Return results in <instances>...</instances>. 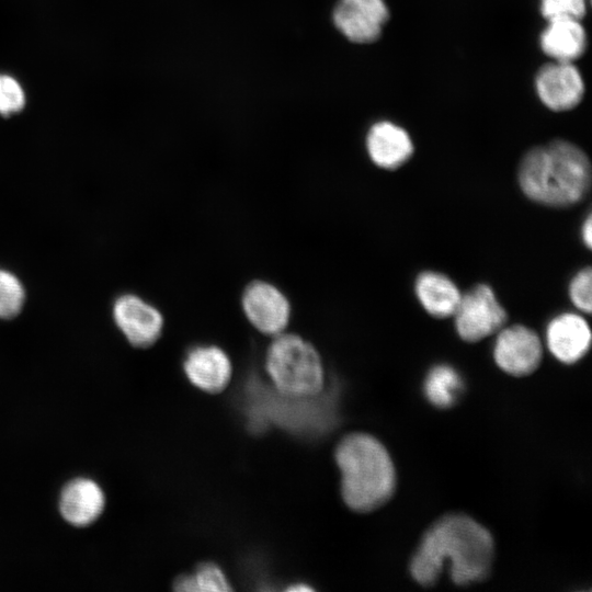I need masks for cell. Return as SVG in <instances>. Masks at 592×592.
<instances>
[{"instance_id": "cell-1", "label": "cell", "mask_w": 592, "mask_h": 592, "mask_svg": "<svg viewBox=\"0 0 592 592\" xmlns=\"http://www.w3.org/2000/svg\"><path fill=\"white\" fill-rule=\"evenodd\" d=\"M494 559V540L479 522L465 514H448L423 535L409 570L423 587L436 583L445 566L455 584L469 585L485 580Z\"/></svg>"}, {"instance_id": "cell-2", "label": "cell", "mask_w": 592, "mask_h": 592, "mask_svg": "<svg viewBox=\"0 0 592 592\" xmlns=\"http://www.w3.org/2000/svg\"><path fill=\"white\" fill-rule=\"evenodd\" d=\"M517 180L530 200L549 207H569L588 194L591 164L581 148L558 139L528 150L521 160Z\"/></svg>"}, {"instance_id": "cell-3", "label": "cell", "mask_w": 592, "mask_h": 592, "mask_svg": "<svg viewBox=\"0 0 592 592\" xmlns=\"http://www.w3.org/2000/svg\"><path fill=\"white\" fill-rule=\"evenodd\" d=\"M341 494L353 511L366 513L385 504L396 488V470L386 447L367 433H351L337 446Z\"/></svg>"}, {"instance_id": "cell-4", "label": "cell", "mask_w": 592, "mask_h": 592, "mask_svg": "<svg viewBox=\"0 0 592 592\" xmlns=\"http://www.w3.org/2000/svg\"><path fill=\"white\" fill-rule=\"evenodd\" d=\"M265 367L282 396L309 399L323 388L325 373L320 355L297 334L282 332L274 335L266 352Z\"/></svg>"}, {"instance_id": "cell-5", "label": "cell", "mask_w": 592, "mask_h": 592, "mask_svg": "<svg viewBox=\"0 0 592 592\" xmlns=\"http://www.w3.org/2000/svg\"><path fill=\"white\" fill-rule=\"evenodd\" d=\"M453 316L458 335L467 342H478L498 332L506 320L505 309L486 284L462 294Z\"/></svg>"}, {"instance_id": "cell-6", "label": "cell", "mask_w": 592, "mask_h": 592, "mask_svg": "<svg viewBox=\"0 0 592 592\" xmlns=\"http://www.w3.org/2000/svg\"><path fill=\"white\" fill-rule=\"evenodd\" d=\"M498 332L493 348L496 364L516 377L534 373L543 357V345L536 332L523 325L501 328Z\"/></svg>"}, {"instance_id": "cell-7", "label": "cell", "mask_w": 592, "mask_h": 592, "mask_svg": "<svg viewBox=\"0 0 592 592\" xmlns=\"http://www.w3.org/2000/svg\"><path fill=\"white\" fill-rule=\"evenodd\" d=\"M241 305L249 322L264 334L277 335L289 322L287 297L269 282H251L243 291Z\"/></svg>"}, {"instance_id": "cell-8", "label": "cell", "mask_w": 592, "mask_h": 592, "mask_svg": "<svg viewBox=\"0 0 592 592\" xmlns=\"http://www.w3.org/2000/svg\"><path fill=\"white\" fill-rule=\"evenodd\" d=\"M388 15L384 0H338L333 22L348 39L366 44L379 37Z\"/></svg>"}, {"instance_id": "cell-9", "label": "cell", "mask_w": 592, "mask_h": 592, "mask_svg": "<svg viewBox=\"0 0 592 592\" xmlns=\"http://www.w3.org/2000/svg\"><path fill=\"white\" fill-rule=\"evenodd\" d=\"M536 92L540 101L553 111L576 107L584 94V82L572 62L553 60L536 75Z\"/></svg>"}, {"instance_id": "cell-10", "label": "cell", "mask_w": 592, "mask_h": 592, "mask_svg": "<svg viewBox=\"0 0 592 592\" xmlns=\"http://www.w3.org/2000/svg\"><path fill=\"white\" fill-rule=\"evenodd\" d=\"M113 316L117 327L134 346L148 348L162 333V315L138 296H121L114 304Z\"/></svg>"}, {"instance_id": "cell-11", "label": "cell", "mask_w": 592, "mask_h": 592, "mask_svg": "<svg viewBox=\"0 0 592 592\" xmlns=\"http://www.w3.org/2000/svg\"><path fill=\"white\" fill-rule=\"evenodd\" d=\"M183 368L195 387L212 394L224 390L232 374L228 355L216 345H197L191 349L185 356Z\"/></svg>"}, {"instance_id": "cell-12", "label": "cell", "mask_w": 592, "mask_h": 592, "mask_svg": "<svg viewBox=\"0 0 592 592\" xmlns=\"http://www.w3.org/2000/svg\"><path fill=\"white\" fill-rule=\"evenodd\" d=\"M547 346L561 363L581 360L591 345V330L583 317L572 312L556 316L547 326Z\"/></svg>"}, {"instance_id": "cell-13", "label": "cell", "mask_w": 592, "mask_h": 592, "mask_svg": "<svg viewBox=\"0 0 592 592\" xmlns=\"http://www.w3.org/2000/svg\"><path fill=\"white\" fill-rule=\"evenodd\" d=\"M105 506V496L94 480L76 478L61 490L59 512L64 520L77 527H86L95 522Z\"/></svg>"}, {"instance_id": "cell-14", "label": "cell", "mask_w": 592, "mask_h": 592, "mask_svg": "<svg viewBox=\"0 0 592 592\" xmlns=\"http://www.w3.org/2000/svg\"><path fill=\"white\" fill-rule=\"evenodd\" d=\"M366 149L376 166L394 170L409 160L413 144L406 129L391 122L380 121L369 128Z\"/></svg>"}, {"instance_id": "cell-15", "label": "cell", "mask_w": 592, "mask_h": 592, "mask_svg": "<svg viewBox=\"0 0 592 592\" xmlns=\"http://www.w3.org/2000/svg\"><path fill=\"white\" fill-rule=\"evenodd\" d=\"M547 21L539 37L542 50L556 61L572 62L579 58L587 47V34L580 20L558 18Z\"/></svg>"}, {"instance_id": "cell-16", "label": "cell", "mask_w": 592, "mask_h": 592, "mask_svg": "<svg viewBox=\"0 0 592 592\" xmlns=\"http://www.w3.org/2000/svg\"><path fill=\"white\" fill-rule=\"evenodd\" d=\"M414 288L422 307L435 318L453 316L462 296L448 276L434 271L420 273Z\"/></svg>"}, {"instance_id": "cell-17", "label": "cell", "mask_w": 592, "mask_h": 592, "mask_svg": "<svg viewBox=\"0 0 592 592\" xmlns=\"http://www.w3.org/2000/svg\"><path fill=\"white\" fill-rule=\"evenodd\" d=\"M463 390V380L458 372L449 365L440 364L428 373L424 392L428 400L437 408H449Z\"/></svg>"}, {"instance_id": "cell-18", "label": "cell", "mask_w": 592, "mask_h": 592, "mask_svg": "<svg viewBox=\"0 0 592 592\" xmlns=\"http://www.w3.org/2000/svg\"><path fill=\"white\" fill-rule=\"evenodd\" d=\"M178 591H210L223 592L231 590L224 572L214 563H204L189 576L179 577L174 583Z\"/></svg>"}, {"instance_id": "cell-19", "label": "cell", "mask_w": 592, "mask_h": 592, "mask_svg": "<svg viewBox=\"0 0 592 592\" xmlns=\"http://www.w3.org/2000/svg\"><path fill=\"white\" fill-rule=\"evenodd\" d=\"M24 289L12 273L0 270V318L11 319L22 309Z\"/></svg>"}, {"instance_id": "cell-20", "label": "cell", "mask_w": 592, "mask_h": 592, "mask_svg": "<svg viewBox=\"0 0 592 592\" xmlns=\"http://www.w3.org/2000/svg\"><path fill=\"white\" fill-rule=\"evenodd\" d=\"M25 95L21 84L11 76L0 75V113L9 115L23 109Z\"/></svg>"}, {"instance_id": "cell-21", "label": "cell", "mask_w": 592, "mask_h": 592, "mask_svg": "<svg viewBox=\"0 0 592 592\" xmlns=\"http://www.w3.org/2000/svg\"><path fill=\"white\" fill-rule=\"evenodd\" d=\"M585 10V0H540V12L546 20L558 18L581 20Z\"/></svg>"}, {"instance_id": "cell-22", "label": "cell", "mask_w": 592, "mask_h": 592, "mask_svg": "<svg viewBox=\"0 0 592 592\" xmlns=\"http://www.w3.org/2000/svg\"><path fill=\"white\" fill-rule=\"evenodd\" d=\"M591 267L587 266L580 270L571 280L569 285V295L573 305L581 311L590 314L591 311Z\"/></svg>"}, {"instance_id": "cell-23", "label": "cell", "mask_w": 592, "mask_h": 592, "mask_svg": "<svg viewBox=\"0 0 592 592\" xmlns=\"http://www.w3.org/2000/svg\"><path fill=\"white\" fill-rule=\"evenodd\" d=\"M581 236L584 244L590 249L592 243V220L590 215L583 221Z\"/></svg>"}, {"instance_id": "cell-24", "label": "cell", "mask_w": 592, "mask_h": 592, "mask_svg": "<svg viewBox=\"0 0 592 592\" xmlns=\"http://www.w3.org/2000/svg\"><path fill=\"white\" fill-rule=\"evenodd\" d=\"M291 591H309L310 588L309 587H306V585H301L299 584L298 587H292L289 588Z\"/></svg>"}]
</instances>
